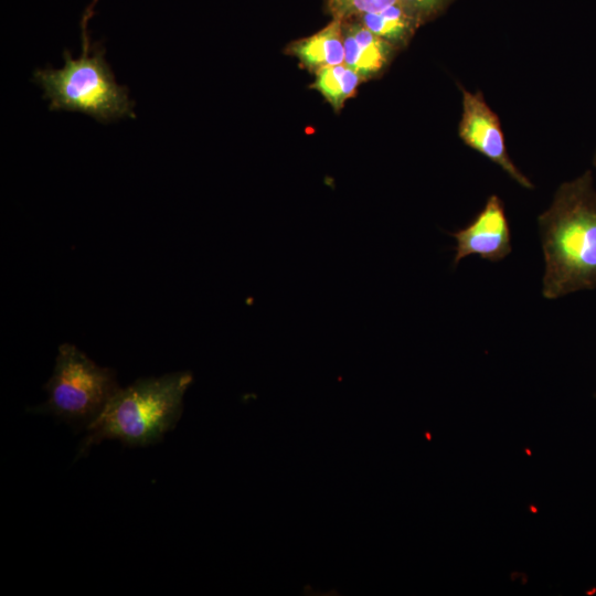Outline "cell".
<instances>
[{
    "label": "cell",
    "instance_id": "1",
    "mask_svg": "<svg viewBox=\"0 0 596 596\" xmlns=\"http://www.w3.org/2000/svg\"><path fill=\"white\" fill-rule=\"evenodd\" d=\"M545 269L542 295L557 299L596 287V190L589 170L562 183L538 217Z\"/></svg>",
    "mask_w": 596,
    "mask_h": 596
},
{
    "label": "cell",
    "instance_id": "2",
    "mask_svg": "<svg viewBox=\"0 0 596 596\" xmlns=\"http://www.w3.org/2000/svg\"><path fill=\"white\" fill-rule=\"evenodd\" d=\"M192 382L190 372L139 379L118 389L102 412L86 426L81 455L104 439H119L130 446L159 441L182 413L183 395Z\"/></svg>",
    "mask_w": 596,
    "mask_h": 596
},
{
    "label": "cell",
    "instance_id": "3",
    "mask_svg": "<svg viewBox=\"0 0 596 596\" xmlns=\"http://www.w3.org/2000/svg\"><path fill=\"white\" fill-rule=\"evenodd\" d=\"M96 2L94 0L85 10L81 21V56L73 58L71 52L64 50V66L36 68L32 82L43 89L50 110L78 111L103 124L123 117L135 118V104L129 99L128 88L116 83L105 60V49L98 42L89 44L86 25Z\"/></svg>",
    "mask_w": 596,
    "mask_h": 596
},
{
    "label": "cell",
    "instance_id": "4",
    "mask_svg": "<svg viewBox=\"0 0 596 596\" xmlns=\"http://www.w3.org/2000/svg\"><path fill=\"white\" fill-rule=\"evenodd\" d=\"M118 389L110 369L98 366L75 345L63 343L45 384L47 401L31 411L88 425Z\"/></svg>",
    "mask_w": 596,
    "mask_h": 596
},
{
    "label": "cell",
    "instance_id": "5",
    "mask_svg": "<svg viewBox=\"0 0 596 596\" xmlns=\"http://www.w3.org/2000/svg\"><path fill=\"white\" fill-rule=\"evenodd\" d=\"M458 135L468 147L498 164L521 187L533 189L532 182L509 157L499 117L487 104L482 93L462 89Z\"/></svg>",
    "mask_w": 596,
    "mask_h": 596
},
{
    "label": "cell",
    "instance_id": "6",
    "mask_svg": "<svg viewBox=\"0 0 596 596\" xmlns=\"http://www.w3.org/2000/svg\"><path fill=\"white\" fill-rule=\"evenodd\" d=\"M450 235L456 240L453 260L455 266L470 255L497 263L512 252L503 202L496 194L488 198L483 209L471 223Z\"/></svg>",
    "mask_w": 596,
    "mask_h": 596
},
{
    "label": "cell",
    "instance_id": "7",
    "mask_svg": "<svg viewBox=\"0 0 596 596\" xmlns=\"http://www.w3.org/2000/svg\"><path fill=\"white\" fill-rule=\"evenodd\" d=\"M342 34L344 64L363 79L381 73L397 50L353 19L342 21Z\"/></svg>",
    "mask_w": 596,
    "mask_h": 596
},
{
    "label": "cell",
    "instance_id": "8",
    "mask_svg": "<svg viewBox=\"0 0 596 596\" xmlns=\"http://www.w3.org/2000/svg\"><path fill=\"white\" fill-rule=\"evenodd\" d=\"M289 52L315 72L321 67L343 64L342 21L332 19L317 33L291 43Z\"/></svg>",
    "mask_w": 596,
    "mask_h": 596
},
{
    "label": "cell",
    "instance_id": "9",
    "mask_svg": "<svg viewBox=\"0 0 596 596\" xmlns=\"http://www.w3.org/2000/svg\"><path fill=\"white\" fill-rule=\"evenodd\" d=\"M353 20L359 21L375 35L400 49L405 46L421 26L417 18L401 1L386 9L365 13Z\"/></svg>",
    "mask_w": 596,
    "mask_h": 596
},
{
    "label": "cell",
    "instance_id": "10",
    "mask_svg": "<svg viewBox=\"0 0 596 596\" xmlns=\"http://www.w3.org/2000/svg\"><path fill=\"white\" fill-rule=\"evenodd\" d=\"M362 79L355 71L343 63L317 70L311 87L318 91L334 110H339L355 93Z\"/></svg>",
    "mask_w": 596,
    "mask_h": 596
},
{
    "label": "cell",
    "instance_id": "11",
    "mask_svg": "<svg viewBox=\"0 0 596 596\" xmlns=\"http://www.w3.org/2000/svg\"><path fill=\"white\" fill-rule=\"evenodd\" d=\"M327 12L340 21L375 13L402 0H324Z\"/></svg>",
    "mask_w": 596,
    "mask_h": 596
},
{
    "label": "cell",
    "instance_id": "12",
    "mask_svg": "<svg viewBox=\"0 0 596 596\" xmlns=\"http://www.w3.org/2000/svg\"><path fill=\"white\" fill-rule=\"evenodd\" d=\"M453 0H402L404 6L417 18L421 25L438 17Z\"/></svg>",
    "mask_w": 596,
    "mask_h": 596
},
{
    "label": "cell",
    "instance_id": "13",
    "mask_svg": "<svg viewBox=\"0 0 596 596\" xmlns=\"http://www.w3.org/2000/svg\"><path fill=\"white\" fill-rule=\"evenodd\" d=\"M593 164L596 167V151H595V155H594V158H593Z\"/></svg>",
    "mask_w": 596,
    "mask_h": 596
}]
</instances>
